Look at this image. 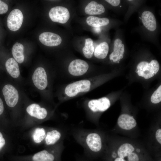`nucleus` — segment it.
I'll use <instances>...</instances> for the list:
<instances>
[{
    "instance_id": "f257e3e1",
    "label": "nucleus",
    "mask_w": 161,
    "mask_h": 161,
    "mask_svg": "<svg viewBox=\"0 0 161 161\" xmlns=\"http://www.w3.org/2000/svg\"><path fill=\"white\" fill-rule=\"evenodd\" d=\"M70 133L83 148L84 156L93 160L102 157L106 148L108 137L103 132L81 128H72Z\"/></svg>"
},
{
    "instance_id": "f03ea898",
    "label": "nucleus",
    "mask_w": 161,
    "mask_h": 161,
    "mask_svg": "<svg viewBox=\"0 0 161 161\" xmlns=\"http://www.w3.org/2000/svg\"><path fill=\"white\" fill-rule=\"evenodd\" d=\"M103 161H153L148 153L134 143L123 142L114 146L107 141Z\"/></svg>"
},
{
    "instance_id": "7ed1b4c3",
    "label": "nucleus",
    "mask_w": 161,
    "mask_h": 161,
    "mask_svg": "<svg viewBox=\"0 0 161 161\" xmlns=\"http://www.w3.org/2000/svg\"><path fill=\"white\" fill-rule=\"evenodd\" d=\"M63 141L49 149L44 150L33 155L31 161H62V153L65 148Z\"/></svg>"
},
{
    "instance_id": "20e7f679",
    "label": "nucleus",
    "mask_w": 161,
    "mask_h": 161,
    "mask_svg": "<svg viewBox=\"0 0 161 161\" xmlns=\"http://www.w3.org/2000/svg\"><path fill=\"white\" fill-rule=\"evenodd\" d=\"M160 68L158 62L153 60L150 63L143 61L139 63L137 67L136 72L139 76L147 79L150 78L158 72Z\"/></svg>"
},
{
    "instance_id": "39448f33",
    "label": "nucleus",
    "mask_w": 161,
    "mask_h": 161,
    "mask_svg": "<svg viewBox=\"0 0 161 161\" xmlns=\"http://www.w3.org/2000/svg\"><path fill=\"white\" fill-rule=\"evenodd\" d=\"M1 87V95L6 105L10 108L15 106L19 99V94L17 90L9 83L3 84Z\"/></svg>"
},
{
    "instance_id": "423d86ee",
    "label": "nucleus",
    "mask_w": 161,
    "mask_h": 161,
    "mask_svg": "<svg viewBox=\"0 0 161 161\" xmlns=\"http://www.w3.org/2000/svg\"><path fill=\"white\" fill-rule=\"evenodd\" d=\"M67 131L66 129L64 128L48 130L44 140L45 144L47 146H52L64 141Z\"/></svg>"
},
{
    "instance_id": "0eeeda50",
    "label": "nucleus",
    "mask_w": 161,
    "mask_h": 161,
    "mask_svg": "<svg viewBox=\"0 0 161 161\" xmlns=\"http://www.w3.org/2000/svg\"><path fill=\"white\" fill-rule=\"evenodd\" d=\"M90 85V82L88 80H80L68 85L65 89V92L68 96L74 97L80 92L88 91Z\"/></svg>"
},
{
    "instance_id": "6e6552de",
    "label": "nucleus",
    "mask_w": 161,
    "mask_h": 161,
    "mask_svg": "<svg viewBox=\"0 0 161 161\" xmlns=\"http://www.w3.org/2000/svg\"><path fill=\"white\" fill-rule=\"evenodd\" d=\"M49 16L53 22L64 24L69 19L70 14L67 8L63 6H57L50 9Z\"/></svg>"
},
{
    "instance_id": "1a4fd4ad",
    "label": "nucleus",
    "mask_w": 161,
    "mask_h": 161,
    "mask_svg": "<svg viewBox=\"0 0 161 161\" xmlns=\"http://www.w3.org/2000/svg\"><path fill=\"white\" fill-rule=\"evenodd\" d=\"M23 16L21 11L16 9L12 10L8 16L7 26L10 30L15 31L18 30L22 25Z\"/></svg>"
},
{
    "instance_id": "9d476101",
    "label": "nucleus",
    "mask_w": 161,
    "mask_h": 161,
    "mask_svg": "<svg viewBox=\"0 0 161 161\" xmlns=\"http://www.w3.org/2000/svg\"><path fill=\"white\" fill-rule=\"evenodd\" d=\"M32 79L35 87L39 90H44L47 86V74L44 69L42 67H39L35 70L32 75Z\"/></svg>"
},
{
    "instance_id": "9b49d317",
    "label": "nucleus",
    "mask_w": 161,
    "mask_h": 161,
    "mask_svg": "<svg viewBox=\"0 0 161 161\" xmlns=\"http://www.w3.org/2000/svg\"><path fill=\"white\" fill-rule=\"evenodd\" d=\"M110 102L106 97H103L98 100H92L88 103V107L93 113H97L103 112L110 106Z\"/></svg>"
},
{
    "instance_id": "f8f14e48",
    "label": "nucleus",
    "mask_w": 161,
    "mask_h": 161,
    "mask_svg": "<svg viewBox=\"0 0 161 161\" xmlns=\"http://www.w3.org/2000/svg\"><path fill=\"white\" fill-rule=\"evenodd\" d=\"M89 65L85 61L76 59L69 64L68 70L69 73L74 76H80L85 74L88 70Z\"/></svg>"
},
{
    "instance_id": "ddd939ff",
    "label": "nucleus",
    "mask_w": 161,
    "mask_h": 161,
    "mask_svg": "<svg viewBox=\"0 0 161 161\" xmlns=\"http://www.w3.org/2000/svg\"><path fill=\"white\" fill-rule=\"evenodd\" d=\"M39 39L42 44L49 47L58 46L62 41L61 38L59 35L50 32L42 33L39 35Z\"/></svg>"
},
{
    "instance_id": "4468645a",
    "label": "nucleus",
    "mask_w": 161,
    "mask_h": 161,
    "mask_svg": "<svg viewBox=\"0 0 161 161\" xmlns=\"http://www.w3.org/2000/svg\"><path fill=\"white\" fill-rule=\"evenodd\" d=\"M117 123L120 129L125 131L131 130L137 125L136 121L134 117L127 114H121L118 118Z\"/></svg>"
},
{
    "instance_id": "2eb2a0df",
    "label": "nucleus",
    "mask_w": 161,
    "mask_h": 161,
    "mask_svg": "<svg viewBox=\"0 0 161 161\" xmlns=\"http://www.w3.org/2000/svg\"><path fill=\"white\" fill-rule=\"evenodd\" d=\"M26 111L30 116L39 120L46 119L48 115V112L45 108L41 107L37 103H32L26 108Z\"/></svg>"
},
{
    "instance_id": "dca6fc26",
    "label": "nucleus",
    "mask_w": 161,
    "mask_h": 161,
    "mask_svg": "<svg viewBox=\"0 0 161 161\" xmlns=\"http://www.w3.org/2000/svg\"><path fill=\"white\" fill-rule=\"evenodd\" d=\"M141 19L144 25L148 30L153 31L156 29V20L152 13L148 11H144L142 14Z\"/></svg>"
},
{
    "instance_id": "f3484780",
    "label": "nucleus",
    "mask_w": 161,
    "mask_h": 161,
    "mask_svg": "<svg viewBox=\"0 0 161 161\" xmlns=\"http://www.w3.org/2000/svg\"><path fill=\"white\" fill-rule=\"evenodd\" d=\"M5 67L7 73L13 78H17L20 76L19 67L18 63L14 58L8 59L5 63Z\"/></svg>"
},
{
    "instance_id": "a211bd4d",
    "label": "nucleus",
    "mask_w": 161,
    "mask_h": 161,
    "mask_svg": "<svg viewBox=\"0 0 161 161\" xmlns=\"http://www.w3.org/2000/svg\"><path fill=\"white\" fill-rule=\"evenodd\" d=\"M105 11V8L102 4L94 1L89 3L85 8V13L89 15H100Z\"/></svg>"
},
{
    "instance_id": "6ab92c4d",
    "label": "nucleus",
    "mask_w": 161,
    "mask_h": 161,
    "mask_svg": "<svg viewBox=\"0 0 161 161\" xmlns=\"http://www.w3.org/2000/svg\"><path fill=\"white\" fill-rule=\"evenodd\" d=\"M12 52L14 59L17 62L21 64L24 62V47L22 44L16 43L13 47Z\"/></svg>"
},
{
    "instance_id": "aec40b11",
    "label": "nucleus",
    "mask_w": 161,
    "mask_h": 161,
    "mask_svg": "<svg viewBox=\"0 0 161 161\" xmlns=\"http://www.w3.org/2000/svg\"><path fill=\"white\" fill-rule=\"evenodd\" d=\"M86 22L90 26L95 27L106 25L109 24V21L106 18H100L91 16L87 18Z\"/></svg>"
},
{
    "instance_id": "412c9836",
    "label": "nucleus",
    "mask_w": 161,
    "mask_h": 161,
    "mask_svg": "<svg viewBox=\"0 0 161 161\" xmlns=\"http://www.w3.org/2000/svg\"><path fill=\"white\" fill-rule=\"evenodd\" d=\"M124 50V45L123 44H120L117 47H114L113 51L109 56L110 60L114 62L119 63L123 57Z\"/></svg>"
},
{
    "instance_id": "4be33fe9",
    "label": "nucleus",
    "mask_w": 161,
    "mask_h": 161,
    "mask_svg": "<svg viewBox=\"0 0 161 161\" xmlns=\"http://www.w3.org/2000/svg\"><path fill=\"white\" fill-rule=\"evenodd\" d=\"M109 50V46L107 43L104 42L100 43L96 47L94 55L99 59L105 58L107 56Z\"/></svg>"
},
{
    "instance_id": "5701e85b",
    "label": "nucleus",
    "mask_w": 161,
    "mask_h": 161,
    "mask_svg": "<svg viewBox=\"0 0 161 161\" xmlns=\"http://www.w3.org/2000/svg\"><path fill=\"white\" fill-rule=\"evenodd\" d=\"M84 56L87 58H91L94 51V48L92 40L90 38L86 39L85 46L82 49Z\"/></svg>"
},
{
    "instance_id": "b1692460",
    "label": "nucleus",
    "mask_w": 161,
    "mask_h": 161,
    "mask_svg": "<svg viewBox=\"0 0 161 161\" xmlns=\"http://www.w3.org/2000/svg\"><path fill=\"white\" fill-rule=\"evenodd\" d=\"M47 132L46 129L43 128H37L35 129L32 134L34 142L39 143L44 140Z\"/></svg>"
},
{
    "instance_id": "393cba45",
    "label": "nucleus",
    "mask_w": 161,
    "mask_h": 161,
    "mask_svg": "<svg viewBox=\"0 0 161 161\" xmlns=\"http://www.w3.org/2000/svg\"><path fill=\"white\" fill-rule=\"evenodd\" d=\"M151 100L154 104H157L161 101V85L154 92L152 95Z\"/></svg>"
},
{
    "instance_id": "a878e982",
    "label": "nucleus",
    "mask_w": 161,
    "mask_h": 161,
    "mask_svg": "<svg viewBox=\"0 0 161 161\" xmlns=\"http://www.w3.org/2000/svg\"><path fill=\"white\" fill-rule=\"evenodd\" d=\"M8 5L4 2L0 0V14L6 13L8 11Z\"/></svg>"
},
{
    "instance_id": "bb28decb",
    "label": "nucleus",
    "mask_w": 161,
    "mask_h": 161,
    "mask_svg": "<svg viewBox=\"0 0 161 161\" xmlns=\"http://www.w3.org/2000/svg\"><path fill=\"white\" fill-rule=\"evenodd\" d=\"M155 137L158 143L160 145H161V129L159 128L155 131Z\"/></svg>"
},
{
    "instance_id": "cd10ccee",
    "label": "nucleus",
    "mask_w": 161,
    "mask_h": 161,
    "mask_svg": "<svg viewBox=\"0 0 161 161\" xmlns=\"http://www.w3.org/2000/svg\"><path fill=\"white\" fill-rule=\"evenodd\" d=\"M5 110L4 101L1 95H0V117L4 114Z\"/></svg>"
},
{
    "instance_id": "c85d7f7f",
    "label": "nucleus",
    "mask_w": 161,
    "mask_h": 161,
    "mask_svg": "<svg viewBox=\"0 0 161 161\" xmlns=\"http://www.w3.org/2000/svg\"><path fill=\"white\" fill-rule=\"evenodd\" d=\"M6 143V140L2 133L0 131V151L4 147Z\"/></svg>"
},
{
    "instance_id": "c756f323",
    "label": "nucleus",
    "mask_w": 161,
    "mask_h": 161,
    "mask_svg": "<svg viewBox=\"0 0 161 161\" xmlns=\"http://www.w3.org/2000/svg\"><path fill=\"white\" fill-rule=\"evenodd\" d=\"M75 161H92L88 159L84 156H81L77 155L75 157Z\"/></svg>"
},
{
    "instance_id": "7c9ffc66",
    "label": "nucleus",
    "mask_w": 161,
    "mask_h": 161,
    "mask_svg": "<svg viewBox=\"0 0 161 161\" xmlns=\"http://www.w3.org/2000/svg\"><path fill=\"white\" fill-rule=\"evenodd\" d=\"M105 1L114 6H118L120 1V0H106Z\"/></svg>"
},
{
    "instance_id": "2f4dec72",
    "label": "nucleus",
    "mask_w": 161,
    "mask_h": 161,
    "mask_svg": "<svg viewBox=\"0 0 161 161\" xmlns=\"http://www.w3.org/2000/svg\"><path fill=\"white\" fill-rule=\"evenodd\" d=\"M94 31L96 33H99L100 32L101 30L100 27H95L93 29Z\"/></svg>"
}]
</instances>
